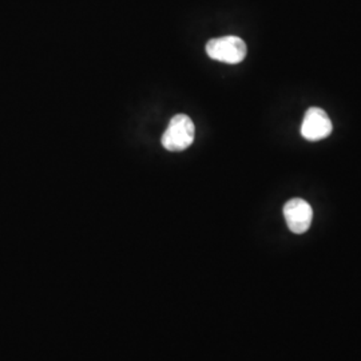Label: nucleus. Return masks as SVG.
Returning <instances> with one entry per match:
<instances>
[{"instance_id": "3", "label": "nucleus", "mask_w": 361, "mask_h": 361, "mask_svg": "<svg viewBox=\"0 0 361 361\" xmlns=\"http://www.w3.org/2000/svg\"><path fill=\"white\" fill-rule=\"evenodd\" d=\"M331 133H332V122L323 109L320 107L308 109L301 125V135L307 141L317 142L329 137Z\"/></svg>"}, {"instance_id": "2", "label": "nucleus", "mask_w": 361, "mask_h": 361, "mask_svg": "<svg viewBox=\"0 0 361 361\" xmlns=\"http://www.w3.org/2000/svg\"><path fill=\"white\" fill-rule=\"evenodd\" d=\"M246 43L238 37H222L209 40L207 54L213 61L224 62L228 65H237L245 59Z\"/></svg>"}, {"instance_id": "4", "label": "nucleus", "mask_w": 361, "mask_h": 361, "mask_svg": "<svg viewBox=\"0 0 361 361\" xmlns=\"http://www.w3.org/2000/svg\"><path fill=\"white\" fill-rule=\"evenodd\" d=\"M284 217L290 232L302 234L310 228L313 210L302 198H292L284 205Z\"/></svg>"}, {"instance_id": "1", "label": "nucleus", "mask_w": 361, "mask_h": 361, "mask_svg": "<svg viewBox=\"0 0 361 361\" xmlns=\"http://www.w3.org/2000/svg\"><path fill=\"white\" fill-rule=\"evenodd\" d=\"M194 137L195 128L190 116L177 114L162 135V146L169 152H183L194 142Z\"/></svg>"}]
</instances>
